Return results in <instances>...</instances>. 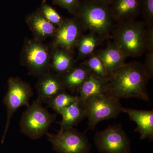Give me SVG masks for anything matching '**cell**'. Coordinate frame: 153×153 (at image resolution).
<instances>
[{
  "label": "cell",
  "mask_w": 153,
  "mask_h": 153,
  "mask_svg": "<svg viewBox=\"0 0 153 153\" xmlns=\"http://www.w3.org/2000/svg\"><path fill=\"white\" fill-rule=\"evenodd\" d=\"M89 69L82 63L75 66L68 72L60 75L66 90L72 94L77 91L90 74Z\"/></svg>",
  "instance_id": "ac0fdd59"
},
{
  "label": "cell",
  "mask_w": 153,
  "mask_h": 153,
  "mask_svg": "<svg viewBox=\"0 0 153 153\" xmlns=\"http://www.w3.org/2000/svg\"><path fill=\"white\" fill-rule=\"evenodd\" d=\"M109 78H102L91 72L76 93L80 104L85 107V101L88 97L107 94Z\"/></svg>",
  "instance_id": "9a60e30c"
},
{
  "label": "cell",
  "mask_w": 153,
  "mask_h": 153,
  "mask_svg": "<svg viewBox=\"0 0 153 153\" xmlns=\"http://www.w3.org/2000/svg\"><path fill=\"white\" fill-rule=\"evenodd\" d=\"M25 22L33 33V38L40 42L53 38L57 30V27L44 16L39 8L28 14L25 17Z\"/></svg>",
  "instance_id": "7c38bea8"
},
{
  "label": "cell",
  "mask_w": 153,
  "mask_h": 153,
  "mask_svg": "<svg viewBox=\"0 0 153 153\" xmlns=\"http://www.w3.org/2000/svg\"><path fill=\"white\" fill-rule=\"evenodd\" d=\"M7 85V91L3 100L7 108V118L2 143L4 140L14 114L22 107L30 105L29 100L33 95V89L30 83L18 76L10 77Z\"/></svg>",
  "instance_id": "52a82bcc"
},
{
  "label": "cell",
  "mask_w": 153,
  "mask_h": 153,
  "mask_svg": "<svg viewBox=\"0 0 153 153\" xmlns=\"http://www.w3.org/2000/svg\"><path fill=\"white\" fill-rule=\"evenodd\" d=\"M94 52L102 61L110 76L125 63L126 57L114 42L108 41L106 48Z\"/></svg>",
  "instance_id": "2e32d148"
},
{
  "label": "cell",
  "mask_w": 153,
  "mask_h": 153,
  "mask_svg": "<svg viewBox=\"0 0 153 153\" xmlns=\"http://www.w3.org/2000/svg\"><path fill=\"white\" fill-rule=\"evenodd\" d=\"M36 85L38 94L37 99L42 103L48 102L57 93L66 90L60 75L52 71L38 76Z\"/></svg>",
  "instance_id": "8fae6325"
},
{
  "label": "cell",
  "mask_w": 153,
  "mask_h": 153,
  "mask_svg": "<svg viewBox=\"0 0 153 153\" xmlns=\"http://www.w3.org/2000/svg\"><path fill=\"white\" fill-rule=\"evenodd\" d=\"M109 7L113 20L117 23L135 20L141 14V0H112Z\"/></svg>",
  "instance_id": "4fadbf2b"
},
{
  "label": "cell",
  "mask_w": 153,
  "mask_h": 153,
  "mask_svg": "<svg viewBox=\"0 0 153 153\" xmlns=\"http://www.w3.org/2000/svg\"><path fill=\"white\" fill-rule=\"evenodd\" d=\"M83 31L79 21L74 16L65 19L63 25L57 27L55 36L52 38L51 46L73 53Z\"/></svg>",
  "instance_id": "30bf717a"
},
{
  "label": "cell",
  "mask_w": 153,
  "mask_h": 153,
  "mask_svg": "<svg viewBox=\"0 0 153 153\" xmlns=\"http://www.w3.org/2000/svg\"><path fill=\"white\" fill-rule=\"evenodd\" d=\"M73 16L78 19L84 31L89 30L104 40L109 37L114 28L108 5L83 0Z\"/></svg>",
  "instance_id": "7a4b0ae2"
},
{
  "label": "cell",
  "mask_w": 153,
  "mask_h": 153,
  "mask_svg": "<svg viewBox=\"0 0 153 153\" xmlns=\"http://www.w3.org/2000/svg\"><path fill=\"white\" fill-rule=\"evenodd\" d=\"M88 130H94L100 122L116 118L122 112L119 99L108 94L92 96L85 102Z\"/></svg>",
  "instance_id": "8992f818"
},
{
  "label": "cell",
  "mask_w": 153,
  "mask_h": 153,
  "mask_svg": "<svg viewBox=\"0 0 153 153\" xmlns=\"http://www.w3.org/2000/svg\"><path fill=\"white\" fill-rule=\"evenodd\" d=\"M82 63L97 76L104 78L110 77L102 61L94 52L87 57Z\"/></svg>",
  "instance_id": "7402d4cb"
},
{
  "label": "cell",
  "mask_w": 153,
  "mask_h": 153,
  "mask_svg": "<svg viewBox=\"0 0 153 153\" xmlns=\"http://www.w3.org/2000/svg\"><path fill=\"white\" fill-rule=\"evenodd\" d=\"M78 99L77 95L70 94L63 90L57 93L48 102V107L60 114L64 108Z\"/></svg>",
  "instance_id": "44dd1931"
},
{
  "label": "cell",
  "mask_w": 153,
  "mask_h": 153,
  "mask_svg": "<svg viewBox=\"0 0 153 153\" xmlns=\"http://www.w3.org/2000/svg\"><path fill=\"white\" fill-rule=\"evenodd\" d=\"M150 79L143 63H124L110 76L107 94L119 99L135 98L148 101L146 86Z\"/></svg>",
  "instance_id": "6da1fadb"
},
{
  "label": "cell",
  "mask_w": 153,
  "mask_h": 153,
  "mask_svg": "<svg viewBox=\"0 0 153 153\" xmlns=\"http://www.w3.org/2000/svg\"><path fill=\"white\" fill-rule=\"evenodd\" d=\"M62 120L60 122V130L73 128L86 117L85 108L78 99L64 108L60 113Z\"/></svg>",
  "instance_id": "d6986e66"
},
{
  "label": "cell",
  "mask_w": 153,
  "mask_h": 153,
  "mask_svg": "<svg viewBox=\"0 0 153 153\" xmlns=\"http://www.w3.org/2000/svg\"><path fill=\"white\" fill-rule=\"evenodd\" d=\"M80 0H52V4L65 9L74 16L80 4Z\"/></svg>",
  "instance_id": "d4e9b609"
},
{
  "label": "cell",
  "mask_w": 153,
  "mask_h": 153,
  "mask_svg": "<svg viewBox=\"0 0 153 153\" xmlns=\"http://www.w3.org/2000/svg\"><path fill=\"white\" fill-rule=\"evenodd\" d=\"M75 63L73 53L65 49L52 47L50 69L55 74L60 76L65 74L76 66Z\"/></svg>",
  "instance_id": "e0dca14e"
},
{
  "label": "cell",
  "mask_w": 153,
  "mask_h": 153,
  "mask_svg": "<svg viewBox=\"0 0 153 153\" xmlns=\"http://www.w3.org/2000/svg\"><path fill=\"white\" fill-rule=\"evenodd\" d=\"M97 150L102 153H131L130 140L121 124L108 126L94 137Z\"/></svg>",
  "instance_id": "9c48e42d"
},
{
  "label": "cell",
  "mask_w": 153,
  "mask_h": 153,
  "mask_svg": "<svg viewBox=\"0 0 153 153\" xmlns=\"http://www.w3.org/2000/svg\"><path fill=\"white\" fill-rule=\"evenodd\" d=\"M122 112L128 115L130 119L136 123L137 127L134 131L139 133L140 139L153 140V110H139L123 108Z\"/></svg>",
  "instance_id": "5bb4252c"
},
{
  "label": "cell",
  "mask_w": 153,
  "mask_h": 153,
  "mask_svg": "<svg viewBox=\"0 0 153 153\" xmlns=\"http://www.w3.org/2000/svg\"><path fill=\"white\" fill-rule=\"evenodd\" d=\"M54 150L57 153H90L91 145L85 133L74 128L57 131L56 134H47Z\"/></svg>",
  "instance_id": "ba28073f"
},
{
  "label": "cell",
  "mask_w": 153,
  "mask_h": 153,
  "mask_svg": "<svg viewBox=\"0 0 153 153\" xmlns=\"http://www.w3.org/2000/svg\"><path fill=\"white\" fill-rule=\"evenodd\" d=\"M39 9L44 16L57 27L63 25L65 19L49 4L46 0H42Z\"/></svg>",
  "instance_id": "603a6c76"
},
{
  "label": "cell",
  "mask_w": 153,
  "mask_h": 153,
  "mask_svg": "<svg viewBox=\"0 0 153 153\" xmlns=\"http://www.w3.org/2000/svg\"><path fill=\"white\" fill-rule=\"evenodd\" d=\"M146 25L143 22L129 20L117 23L112 33L114 42L126 57H138L147 51Z\"/></svg>",
  "instance_id": "3957f363"
},
{
  "label": "cell",
  "mask_w": 153,
  "mask_h": 153,
  "mask_svg": "<svg viewBox=\"0 0 153 153\" xmlns=\"http://www.w3.org/2000/svg\"><path fill=\"white\" fill-rule=\"evenodd\" d=\"M104 40L92 32H90L87 35L82 34L76 44L77 60L86 59L92 55Z\"/></svg>",
  "instance_id": "ffe728a7"
},
{
  "label": "cell",
  "mask_w": 153,
  "mask_h": 153,
  "mask_svg": "<svg viewBox=\"0 0 153 153\" xmlns=\"http://www.w3.org/2000/svg\"><path fill=\"white\" fill-rule=\"evenodd\" d=\"M141 14L146 26H153V0H141Z\"/></svg>",
  "instance_id": "cb8c5ba5"
},
{
  "label": "cell",
  "mask_w": 153,
  "mask_h": 153,
  "mask_svg": "<svg viewBox=\"0 0 153 153\" xmlns=\"http://www.w3.org/2000/svg\"><path fill=\"white\" fill-rule=\"evenodd\" d=\"M41 102L36 99L27 107L20 121V130L27 136L37 140L48 133L51 124L57 115L44 107Z\"/></svg>",
  "instance_id": "5b68a950"
},
{
  "label": "cell",
  "mask_w": 153,
  "mask_h": 153,
  "mask_svg": "<svg viewBox=\"0 0 153 153\" xmlns=\"http://www.w3.org/2000/svg\"><path fill=\"white\" fill-rule=\"evenodd\" d=\"M91 1H93L95 2L108 5H110L112 1V0H91Z\"/></svg>",
  "instance_id": "83f0119b"
},
{
  "label": "cell",
  "mask_w": 153,
  "mask_h": 153,
  "mask_svg": "<svg viewBox=\"0 0 153 153\" xmlns=\"http://www.w3.org/2000/svg\"><path fill=\"white\" fill-rule=\"evenodd\" d=\"M143 65L150 78L152 79L153 76V52L147 53Z\"/></svg>",
  "instance_id": "484cf974"
},
{
  "label": "cell",
  "mask_w": 153,
  "mask_h": 153,
  "mask_svg": "<svg viewBox=\"0 0 153 153\" xmlns=\"http://www.w3.org/2000/svg\"><path fill=\"white\" fill-rule=\"evenodd\" d=\"M52 47L34 38H26L20 55V63L26 67L29 74L39 76L51 71Z\"/></svg>",
  "instance_id": "277c9868"
},
{
  "label": "cell",
  "mask_w": 153,
  "mask_h": 153,
  "mask_svg": "<svg viewBox=\"0 0 153 153\" xmlns=\"http://www.w3.org/2000/svg\"><path fill=\"white\" fill-rule=\"evenodd\" d=\"M146 27V42L147 52H153V26Z\"/></svg>",
  "instance_id": "4316f807"
}]
</instances>
